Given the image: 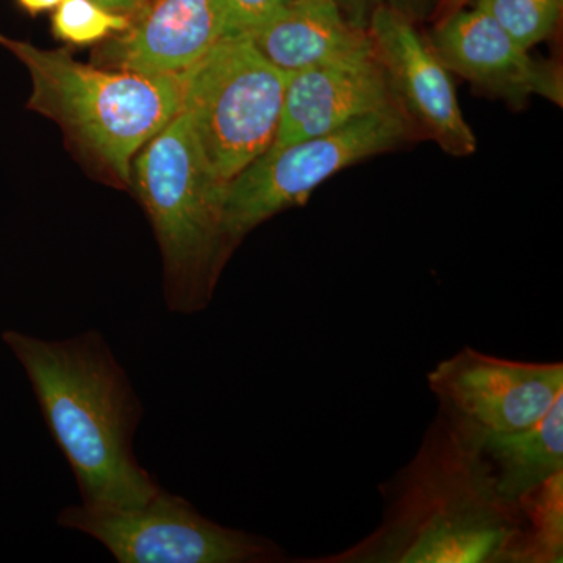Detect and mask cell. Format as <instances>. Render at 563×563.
Instances as JSON below:
<instances>
[{"label":"cell","instance_id":"obj_1","mask_svg":"<svg viewBox=\"0 0 563 563\" xmlns=\"http://www.w3.org/2000/svg\"><path fill=\"white\" fill-rule=\"evenodd\" d=\"M379 528L303 563H532L520 506L496 488L479 437L439 412L418 453L380 487Z\"/></svg>","mask_w":563,"mask_h":563},{"label":"cell","instance_id":"obj_2","mask_svg":"<svg viewBox=\"0 0 563 563\" xmlns=\"http://www.w3.org/2000/svg\"><path fill=\"white\" fill-rule=\"evenodd\" d=\"M3 340L27 373L81 504L132 509L151 501L162 487L133 453L143 406L101 333L47 342L9 331Z\"/></svg>","mask_w":563,"mask_h":563},{"label":"cell","instance_id":"obj_3","mask_svg":"<svg viewBox=\"0 0 563 563\" xmlns=\"http://www.w3.org/2000/svg\"><path fill=\"white\" fill-rule=\"evenodd\" d=\"M0 46L31 73L29 109L60 122L121 180L132 179L133 157L179 113V76L96 68L2 33Z\"/></svg>","mask_w":563,"mask_h":563},{"label":"cell","instance_id":"obj_4","mask_svg":"<svg viewBox=\"0 0 563 563\" xmlns=\"http://www.w3.org/2000/svg\"><path fill=\"white\" fill-rule=\"evenodd\" d=\"M132 172L165 258L169 309H206L228 258L222 244L228 185L211 174L184 111L141 147Z\"/></svg>","mask_w":563,"mask_h":563},{"label":"cell","instance_id":"obj_5","mask_svg":"<svg viewBox=\"0 0 563 563\" xmlns=\"http://www.w3.org/2000/svg\"><path fill=\"white\" fill-rule=\"evenodd\" d=\"M288 74L263 57L250 36H224L179 74L180 110L211 174L222 184L274 143Z\"/></svg>","mask_w":563,"mask_h":563},{"label":"cell","instance_id":"obj_6","mask_svg":"<svg viewBox=\"0 0 563 563\" xmlns=\"http://www.w3.org/2000/svg\"><path fill=\"white\" fill-rule=\"evenodd\" d=\"M409 132L406 113L396 107L336 131L285 146H269L225 187L222 203L225 257L262 222L290 207L302 206L336 173L393 150Z\"/></svg>","mask_w":563,"mask_h":563},{"label":"cell","instance_id":"obj_7","mask_svg":"<svg viewBox=\"0 0 563 563\" xmlns=\"http://www.w3.org/2000/svg\"><path fill=\"white\" fill-rule=\"evenodd\" d=\"M63 528L87 533L120 563H276L288 561L279 544L225 528L191 503L163 490L132 509L65 507Z\"/></svg>","mask_w":563,"mask_h":563},{"label":"cell","instance_id":"obj_8","mask_svg":"<svg viewBox=\"0 0 563 563\" xmlns=\"http://www.w3.org/2000/svg\"><path fill=\"white\" fill-rule=\"evenodd\" d=\"M440 413L477 437L521 431L563 396L562 362H523L463 347L428 374Z\"/></svg>","mask_w":563,"mask_h":563},{"label":"cell","instance_id":"obj_9","mask_svg":"<svg viewBox=\"0 0 563 563\" xmlns=\"http://www.w3.org/2000/svg\"><path fill=\"white\" fill-rule=\"evenodd\" d=\"M366 27L396 101L448 154H474L477 139L465 120L451 73L409 16L388 3H379Z\"/></svg>","mask_w":563,"mask_h":563},{"label":"cell","instance_id":"obj_10","mask_svg":"<svg viewBox=\"0 0 563 563\" xmlns=\"http://www.w3.org/2000/svg\"><path fill=\"white\" fill-rule=\"evenodd\" d=\"M429 43L450 73L483 91L518 106L531 98L562 106L561 69L533 58L477 7L444 14Z\"/></svg>","mask_w":563,"mask_h":563},{"label":"cell","instance_id":"obj_11","mask_svg":"<svg viewBox=\"0 0 563 563\" xmlns=\"http://www.w3.org/2000/svg\"><path fill=\"white\" fill-rule=\"evenodd\" d=\"M396 107L399 103L376 52L288 74L272 146L336 131Z\"/></svg>","mask_w":563,"mask_h":563},{"label":"cell","instance_id":"obj_12","mask_svg":"<svg viewBox=\"0 0 563 563\" xmlns=\"http://www.w3.org/2000/svg\"><path fill=\"white\" fill-rule=\"evenodd\" d=\"M107 55L121 69L179 76L224 38L225 0H150Z\"/></svg>","mask_w":563,"mask_h":563},{"label":"cell","instance_id":"obj_13","mask_svg":"<svg viewBox=\"0 0 563 563\" xmlns=\"http://www.w3.org/2000/svg\"><path fill=\"white\" fill-rule=\"evenodd\" d=\"M250 38L285 74L374 52L368 27L328 0H290Z\"/></svg>","mask_w":563,"mask_h":563},{"label":"cell","instance_id":"obj_14","mask_svg":"<svg viewBox=\"0 0 563 563\" xmlns=\"http://www.w3.org/2000/svg\"><path fill=\"white\" fill-rule=\"evenodd\" d=\"M499 495L518 506L529 493L563 473V396L521 431L479 437Z\"/></svg>","mask_w":563,"mask_h":563},{"label":"cell","instance_id":"obj_15","mask_svg":"<svg viewBox=\"0 0 563 563\" xmlns=\"http://www.w3.org/2000/svg\"><path fill=\"white\" fill-rule=\"evenodd\" d=\"M518 506L528 525L532 563L563 561V473L529 493Z\"/></svg>","mask_w":563,"mask_h":563},{"label":"cell","instance_id":"obj_16","mask_svg":"<svg viewBox=\"0 0 563 563\" xmlns=\"http://www.w3.org/2000/svg\"><path fill=\"white\" fill-rule=\"evenodd\" d=\"M562 5L563 0H474V7L528 51L553 35Z\"/></svg>","mask_w":563,"mask_h":563},{"label":"cell","instance_id":"obj_17","mask_svg":"<svg viewBox=\"0 0 563 563\" xmlns=\"http://www.w3.org/2000/svg\"><path fill=\"white\" fill-rule=\"evenodd\" d=\"M131 18L114 13L92 0H63L54 10L52 29L58 40L76 46H88L106 40L111 33L131 27Z\"/></svg>","mask_w":563,"mask_h":563},{"label":"cell","instance_id":"obj_18","mask_svg":"<svg viewBox=\"0 0 563 563\" xmlns=\"http://www.w3.org/2000/svg\"><path fill=\"white\" fill-rule=\"evenodd\" d=\"M290 0H225L224 36H250L273 20Z\"/></svg>","mask_w":563,"mask_h":563},{"label":"cell","instance_id":"obj_19","mask_svg":"<svg viewBox=\"0 0 563 563\" xmlns=\"http://www.w3.org/2000/svg\"><path fill=\"white\" fill-rule=\"evenodd\" d=\"M328 2L335 3L351 20L363 25L368 24L373 10L376 9L379 3H383L380 0H328Z\"/></svg>","mask_w":563,"mask_h":563},{"label":"cell","instance_id":"obj_20","mask_svg":"<svg viewBox=\"0 0 563 563\" xmlns=\"http://www.w3.org/2000/svg\"><path fill=\"white\" fill-rule=\"evenodd\" d=\"M92 2L98 3V5L103 7V9L114 11V13L129 16V14L139 13L150 0H92Z\"/></svg>","mask_w":563,"mask_h":563},{"label":"cell","instance_id":"obj_21","mask_svg":"<svg viewBox=\"0 0 563 563\" xmlns=\"http://www.w3.org/2000/svg\"><path fill=\"white\" fill-rule=\"evenodd\" d=\"M16 2L22 10L35 16V14L43 13V11L57 9L63 0H16Z\"/></svg>","mask_w":563,"mask_h":563},{"label":"cell","instance_id":"obj_22","mask_svg":"<svg viewBox=\"0 0 563 563\" xmlns=\"http://www.w3.org/2000/svg\"><path fill=\"white\" fill-rule=\"evenodd\" d=\"M472 0H440V11H442L444 16V14L451 13V11L463 9Z\"/></svg>","mask_w":563,"mask_h":563},{"label":"cell","instance_id":"obj_23","mask_svg":"<svg viewBox=\"0 0 563 563\" xmlns=\"http://www.w3.org/2000/svg\"><path fill=\"white\" fill-rule=\"evenodd\" d=\"M420 0H390L388 5L395 7V9L401 10L402 13L407 14V7L417 5Z\"/></svg>","mask_w":563,"mask_h":563}]
</instances>
